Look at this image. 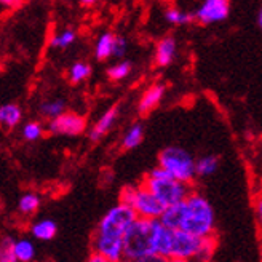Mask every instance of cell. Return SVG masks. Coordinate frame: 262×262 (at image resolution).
<instances>
[{"label": "cell", "instance_id": "14", "mask_svg": "<svg viewBox=\"0 0 262 262\" xmlns=\"http://www.w3.org/2000/svg\"><path fill=\"white\" fill-rule=\"evenodd\" d=\"M21 119H23V111L18 104L8 102L0 107V123H2L5 128L13 129L15 126H18Z\"/></svg>", "mask_w": 262, "mask_h": 262}, {"label": "cell", "instance_id": "24", "mask_svg": "<svg viewBox=\"0 0 262 262\" xmlns=\"http://www.w3.org/2000/svg\"><path fill=\"white\" fill-rule=\"evenodd\" d=\"M40 112L47 117V119H56L58 115H61L62 112H66V101L61 98L56 99H48L45 102H42L40 106Z\"/></svg>", "mask_w": 262, "mask_h": 262}, {"label": "cell", "instance_id": "23", "mask_svg": "<svg viewBox=\"0 0 262 262\" xmlns=\"http://www.w3.org/2000/svg\"><path fill=\"white\" fill-rule=\"evenodd\" d=\"M75 40H77V32L74 29H64L51 37L50 45H51V48H56V50H66V48H69Z\"/></svg>", "mask_w": 262, "mask_h": 262}, {"label": "cell", "instance_id": "29", "mask_svg": "<svg viewBox=\"0 0 262 262\" xmlns=\"http://www.w3.org/2000/svg\"><path fill=\"white\" fill-rule=\"evenodd\" d=\"M135 262H171V259L166 256H162V254H149V256L142 257L139 260H135Z\"/></svg>", "mask_w": 262, "mask_h": 262}, {"label": "cell", "instance_id": "18", "mask_svg": "<svg viewBox=\"0 0 262 262\" xmlns=\"http://www.w3.org/2000/svg\"><path fill=\"white\" fill-rule=\"evenodd\" d=\"M40 196H38L35 192H28L21 195V199L18 200V211L23 214V216H32L38 211V208H40Z\"/></svg>", "mask_w": 262, "mask_h": 262}, {"label": "cell", "instance_id": "8", "mask_svg": "<svg viewBox=\"0 0 262 262\" xmlns=\"http://www.w3.org/2000/svg\"><path fill=\"white\" fill-rule=\"evenodd\" d=\"M229 0H203V4L195 11V19L203 26L217 24L229 18Z\"/></svg>", "mask_w": 262, "mask_h": 262}, {"label": "cell", "instance_id": "7", "mask_svg": "<svg viewBox=\"0 0 262 262\" xmlns=\"http://www.w3.org/2000/svg\"><path fill=\"white\" fill-rule=\"evenodd\" d=\"M86 128V119L75 112H62L56 119L48 122V131L59 136H77L82 135Z\"/></svg>", "mask_w": 262, "mask_h": 262}, {"label": "cell", "instance_id": "6", "mask_svg": "<svg viewBox=\"0 0 262 262\" xmlns=\"http://www.w3.org/2000/svg\"><path fill=\"white\" fill-rule=\"evenodd\" d=\"M159 165L165 168L174 179L192 184L196 176V162L193 157L182 147L169 146L159 155Z\"/></svg>", "mask_w": 262, "mask_h": 262}, {"label": "cell", "instance_id": "13", "mask_svg": "<svg viewBox=\"0 0 262 262\" xmlns=\"http://www.w3.org/2000/svg\"><path fill=\"white\" fill-rule=\"evenodd\" d=\"M31 235L35 240H40V242H50L56 237L58 233V226L55 221L51 219H40V221H35L34 224H31Z\"/></svg>", "mask_w": 262, "mask_h": 262}, {"label": "cell", "instance_id": "30", "mask_svg": "<svg viewBox=\"0 0 262 262\" xmlns=\"http://www.w3.org/2000/svg\"><path fill=\"white\" fill-rule=\"evenodd\" d=\"M256 221H257V226L262 230V196L256 202Z\"/></svg>", "mask_w": 262, "mask_h": 262}, {"label": "cell", "instance_id": "25", "mask_svg": "<svg viewBox=\"0 0 262 262\" xmlns=\"http://www.w3.org/2000/svg\"><path fill=\"white\" fill-rule=\"evenodd\" d=\"M131 74V62L129 61H120L107 69V77L111 78L112 82H119L123 80L128 75Z\"/></svg>", "mask_w": 262, "mask_h": 262}, {"label": "cell", "instance_id": "11", "mask_svg": "<svg viewBox=\"0 0 262 262\" xmlns=\"http://www.w3.org/2000/svg\"><path fill=\"white\" fill-rule=\"evenodd\" d=\"M176 51H178V45L174 38L169 35L163 37L155 47V64L159 68H166V66H169L174 61Z\"/></svg>", "mask_w": 262, "mask_h": 262}, {"label": "cell", "instance_id": "33", "mask_svg": "<svg viewBox=\"0 0 262 262\" xmlns=\"http://www.w3.org/2000/svg\"><path fill=\"white\" fill-rule=\"evenodd\" d=\"M96 2H98V0H80V4H82L83 7H93Z\"/></svg>", "mask_w": 262, "mask_h": 262}, {"label": "cell", "instance_id": "21", "mask_svg": "<svg viewBox=\"0 0 262 262\" xmlns=\"http://www.w3.org/2000/svg\"><path fill=\"white\" fill-rule=\"evenodd\" d=\"M219 168V159L216 155H205L196 160V176L208 178L217 171Z\"/></svg>", "mask_w": 262, "mask_h": 262}, {"label": "cell", "instance_id": "27", "mask_svg": "<svg viewBox=\"0 0 262 262\" xmlns=\"http://www.w3.org/2000/svg\"><path fill=\"white\" fill-rule=\"evenodd\" d=\"M21 135H23V138L28 141V142L38 141V139L43 136V126L38 123V122H28V123L23 126Z\"/></svg>", "mask_w": 262, "mask_h": 262}, {"label": "cell", "instance_id": "20", "mask_svg": "<svg viewBox=\"0 0 262 262\" xmlns=\"http://www.w3.org/2000/svg\"><path fill=\"white\" fill-rule=\"evenodd\" d=\"M91 75V66L85 61H75L68 71V80L71 83H82Z\"/></svg>", "mask_w": 262, "mask_h": 262}, {"label": "cell", "instance_id": "16", "mask_svg": "<svg viewBox=\"0 0 262 262\" xmlns=\"http://www.w3.org/2000/svg\"><path fill=\"white\" fill-rule=\"evenodd\" d=\"M217 248V240L214 235H209V237H203L199 246V251L195 254L193 262H211Z\"/></svg>", "mask_w": 262, "mask_h": 262}, {"label": "cell", "instance_id": "34", "mask_svg": "<svg viewBox=\"0 0 262 262\" xmlns=\"http://www.w3.org/2000/svg\"><path fill=\"white\" fill-rule=\"evenodd\" d=\"M257 23L260 26V29H262V8L259 10V15H257Z\"/></svg>", "mask_w": 262, "mask_h": 262}, {"label": "cell", "instance_id": "37", "mask_svg": "<svg viewBox=\"0 0 262 262\" xmlns=\"http://www.w3.org/2000/svg\"><path fill=\"white\" fill-rule=\"evenodd\" d=\"M260 195H262V179H260Z\"/></svg>", "mask_w": 262, "mask_h": 262}, {"label": "cell", "instance_id": "5", "mask_svg": "<svg viewBox=\"0 0 262 262\" xmlns=\"http://www.w3.org/2000/svg\"><path fill=\"white\" fill-rule=\"evenodd\" d=\"M120 202L133 208L138 217L160 219L165 211V205L144 184L125 187L120 193Z\"/></svg>", "mask_w": 262, "mask_h": 262}, {"label": "cell", "instance_id": "22", "mask_svg": "<svg viewBox=\"0 0 262 262\" xmlns=\"http://www.w3.org/2000/svg\"><path fill=\"white\" fill-rule=\"evenodd\" d=\"M165 19L173 24V26H184V24H190L195 19V13H187V11H182L176 7H169L165 10Z\"/></svg>", "mask_w": 262, "mask_h": 262}, {"label": "cell", "instance_id": "4", "mask_svg": "<svg viewBox=\"0 0 262 262\" xmlns=\"http://www.w3.org/2000/svg\"><path fill=\"white\" fill-rule=\"evenodd\" d=\"M157 219L136 217L125 235V257L139 260L149 254H155L154 235Z\"/></svg>", "mask_w": 262, "mask_h": 262}, {"label": "cell", "instance_id": "36", "mask_svg": "<svg viewBox=\"0 0 262 262\" xmlns=\"http://www.w3.org/2000/svg\"><path fill=\"white\" fill-rule=\"evenodd\" d=\"M120 262H135V260H131V259H126V257H123Z\"/></svg>", "mask_w": 262, "mask_h": 262}, {"label": "cell", "instance_id": "15", "mask_svg": "<svg viewBox=\"0 0 262 262\" xmlns=\"http://www.w3.org/2000/svg\"><path fill=\"white\" fill-rule=\"evenodd\" d=\"M115 37L117 35H114L112 32H104L98 37V40L95 43V56L98 61H106L112 56Z\"/></svg>", "mask_w": 262, "mask_h": 262}, {"label": "cell", "instance_id": "3", "mask_svg": "<svg viewBox=\"0 0 262 262\" xmlns=\"http://www.w3.org/2000/svg\"><path fill=\"white\" fill-rule=\"evenodd\" d=\"M142 184L165 205V208L184 202L192 193L190 184L174 179L160 165L150 169V173L144 178Z\"/></svg>", "mask_w": 262, "mask_h": 262}, {"label": "cell", "instance_id": "28", "mask_svg": "<svg viewBox=\"0 0 262 262\" xmlns=\"http://www.w3.org/2000/svg\"><path fill=\"white\" fill-rule=\"evenodd\" d=\"M128 50V43L123 37H115V42H114V53L112 56L114 58H123L125 53Z\"/></svg>", "mask_w": 262, "mask_h": 262}, {"label": "cell", "instance_id": "26", "mask_svg": "<svg viewBox=\"0 0 262 262\" xmlns=\"http://www.w3.org/2000/svg\"><path fill=\"white\" fill-rule=\"evenodd\" d=\"M15 238L11 237H4L2 245H0V262H19L15 248H13Z\"/></svg>", "mask_w": 262, "mask_h": 262}, {"label": "cell", "instance_id": "32", "mask_svg": "<svg viewBox=\"0 0 262 262\" xmlns=\"http://www.w3.org/2000/svg\"><path fill=\"white\" fill-rule=\"evenodd\" d=\"M0 2H2V5L5 8H16V7L21 5L23 0H0Z\"/></svg>", "mask_w": 262, "mask_h": 262}, {"label": "cell", "instance_id": "31", "mask_svg": "<svg viewBox=\"0 0 262 262\" xmlns=\"http://www.w3.org/2000/svg\"><path fill=\"white\" fill-rule=\"evenodd\" d=\"M86 262H112V260H109L107 257H104L98 253H91V256L86 259Z\"/></svg>", "mask_w": 262, "mask_h": 262}, {"label": "cell", "instance_id": "9", "mask_svg": "<svg viewBox=\"0 0 262 262\" xmlns=\"http://www.w3.org/2000/svg\"><path fill=\"white\" fill-rule=\"evenodd\" d=\"M202 238L192 235L184 230H174V238H173V246L171 253H169V259H186L192 260L195 259V254L199 251Z\"/></svg>", "mask_w": 262, "mask_h": 262}, {"label": "cell", "instance_id": "1", "mask_svg": "<svg viewBox=\"0 0 262 262\" xmlns=\"http://www.w3.org/2000/svg\"><path fill=\"white\" fill-rule=\"evenodd\" d=\"M136 217L135 209L123 202L107 209V213L98 222L93 235V253L107 257L112 262H120L125 257V235Z\"/></svg>", "mask_w": 262, "mask_h": 262}, {"label": "cell", "instance_id": "12", "mask_svg": "<svg viewBox=\"0 0 262 262\" xmlns=\"http://www.w3.org/2000/svg\"><path fill=\"white\" fill-rule=\"evenodd\" d=\"M117 117H119V106H112L109 107L106 112H104L101 117H99V120L96 122V125L93 126V129L90 131V139L96 142L99 139H102L104 136H106L109 133V129L114 126L115 120H117Z\"/></svg>", "mask_w": 262, "mask_h": 262}, {"label": "cell", "instance_id": "19", "mask_svg": "<svg viewBox=\"0 0 262 262\" xmlns=\"http://www.w3.org/2000/svg\"><path fill=\"white\" fill-rule=\"evenodd\" d=\"M15 253L19 259V262H32L35 259V245L29 238H18L13 243Z\"/></svg>", "mask_w": 262, "mask_h": 262}, {"label": "cell", "instance_id": "35", "mask_svg": "<svg viewBox=\"0 0 262 262\" xmlns=\"http://www.w3.org/2000/svg\"><path fill=\"white\" fill-rule=\"evenodd\" d=\"M171 262H192V260H186V259H171Z\"/></svg>", "mask_w": 262, "mask_h": 262}, {"label": "cell", "instance_id": "17", "mask_svg": "<svg viewBox=\"0 0 262 262\" xmlns=\"http://www.w3.org/2000/svg\"><path fill=\"white\" fill-rule=\"evenodd\" d=\"M144 139V128L141 123H133L128 129L126 133L122 138V147L125 150H133L138 146H141V142Z\"/></svg>", "mask_w": 262, "mask_h": 262}, {"label": "cell", "instance_id": "10", "mask_svg": "<svg viewBox=\"0 0 262 262\" xmlns=\"http://www.w3.org/2000/svg\"><path fill=\"white\" fill-rule=\"evenodd\" d=\"M165 91H166V88L163 83H155V85L149 86L139 99L138 111L141 114H149L150 111H154L162 102V99L165 96Z\"/></svg>", "mask_w": 262, "mask_h": 262}, {"label": "cell", "instance_id": "2", "mask_svg": "<svg viewBox=\"0 0 262 262\" xmlns=\"http://www.w3.org/2000/svg\"><path fill=\"white\" fill-rule=\"evenodd\" d=\"M160 221L169 229L184 230L200 238L214 235L216 229V214L211 203L195 192L184 202L165 208Z\"/></svg>", "mask_w": 262, "mask_h": 262}]
</instances>
